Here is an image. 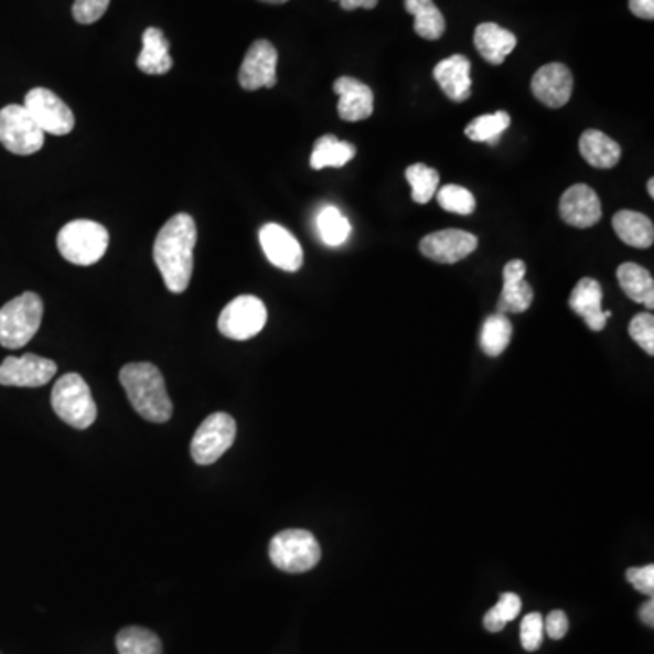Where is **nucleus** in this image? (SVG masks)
I'll list each match as a JSON object with an SVG mask.
<instances>
[{
	"instance_id": "nucleus-1",
	"label": "nucleus",
	"mask_w": 654,
	"mask_h": 654,
	"mask_svg": "<svg viewBox=\"0 0 654 654\" xmlns=\"http://www.w3.org/2000/svg\"><path fill=\"white\" fill-rule=\"evenodd\" d=\"M195 244L196 224L187 213L173 215L157 235L153 260L171 293H184L190 286Z\"/></svg>"
},
{
	"instance_id": "nucleus-2",
	"label": "nucleus",
	"mask_w": 654,
	"mask_h": 654,
	"mask_svg": "<svg viewBox=\"0 0 654 654\" xmlns=\"http://www.w3.org/2000/svg\"><path fill=\"white\" fill-rule=\"evenodd\" d=\"M129 404L140 417L153 424H164L173 415V404L165 389L164 376L150 362H131L119 373Z\"/></svg>"
},
{
	"instance_id": "nucleus-3",
	"label": "nucleus",
	"mask_w": 654,
	"mask_h": 654,
	"mask_svg": "<svg viewBox=\"0 0 654 654\" xmlns=\"http://www.w3.org/2000/svg\"><path fill=\"white\" fill-rule=\"evenodd\" d=\"M44 304L39 294L26 291L0 308V345L21 350L41 328Z\"/></svg>"
},
{
	"instance_id": "nucleus-4",
	"label": "nucleus",
	"mask_w": 654,
	"mask_h": 654,
	"mask_svg": "<svg viewBox=\"0 0 654 654\" xmlns=\"http://www.w3.org/2000/svg\"><path fill=\"white\" fill-rule=\"evenodd\" d=\"M52 407L63 422L75 429H88L97 420V406L88 382L77 373H67L53 386Z\"/></svg>"
},
{
	"instance_id": "nucleus-5",
	"label": "nucleus",
	"mask_w": 654,
	"mask_h": 654,
	"mask_svg": "<svg viewBox=\"0 0 654 654\" xmlns=\"http://www.w3.org/2000/svg\"><path fill=\"white\" fill-rule=\"evenodd\" d=\"M109 233L94 221H73L58 232V253L77 266L97 264L108 251Z\"/></svg>"
},
{
	"instance_id": "nucleus-6",
	"label": "nucleus",
	"mask_w": 654,
	"mask_h": 654,
	"mask_svg": "<svg viewBox=\"0 0 654 654\" xmlns=\"http://www.w3.org/2000/svg\"><path fill=\"white\" fill-rule=\"evenodd\" d=\"M269 558L280 571L305 572L319 564L322 549L310 530L286 529L269 544Z\"/></svg>"
},
{
	"instance_id": "nucleus-7",
	"label": "nucleus",
	"mask_w": 654,
	"mask_h": 654,
	"mask_svg": "<svg viewBox=\"0 0 654 654\" xmlns=\"http://www.w3.org/2000/svg\"><path fill=\"white\" fill-rule=\"evenodd\" d=\"M44 135L24 106L10 104L0 109V144L13 156L28 157L41 151Z\"/></svg>"
},
{
	"instance_id": "nucleus-8",
	"label": "nucleus",
	"mask_w": 654,
	"mask_h": 654,
	"mask_svg": "<svg viewBox=\"0 0 654 654\" xmlns=\"http://www.w3.org/2000/svg\"><path fill=\"white\" fill-rule=\"evenodd\" d=\"M237 438V422L227 412H213L196 429L191 440V459L199 465H212L232 448Z\"/></svg>"
},
{
	"instance_id": "nucleus-9",
	"label": "nucleus",
	"mask_w": 654,
	"mask_h": 654,
	"mask_svg": "<svg viewBox=\"0 0 654 654\" xmlns=\"http://www.w3.org/2000/svg\"><path fill=\"white\" fill-rule=\"evenodd\" d=\"M268 310L262 300L253 294H243L232 300L218 317V331L232 341H249L264 330Z\"/></svg>"
},
{
	"instance_id": "nucleus-10",
	"label": "nucleus",
	"mask_w": 654,
	"mask_h": 654,
	"mask_svg": "<svg viewBox=\"0 0 654 654\" xmlns=\"http://www.w3.org/2000/svg\"><path fill=\"white\" fill-rule=\"evenodd\" d=\"M24 108L28 114L32 115L36 126L44 131V133L63 135L72 133L75 128V117L63 98L53 94L52 89L33 88L24 98Z\"/></svg>"
},
{
	"instance_id": "nucleus-11",
	"label": "nucleus",
	"mask_w": 654,
	"mask_h": 654,
	"mask_svg": "<svg viewBox=\"0 0 654 654\" xmlns=\"http://www.w3.org/2000/svg\"><path fill=\"white\" fill-rule=\"evenodd\" d=\"M57 373V364L50 358L26 353L8 356L0 364V386L41 387L46 386Z\"/></svg>"
},
{
	"instance_id": "nucleus-12",
	"label": "nucleus",
	"mask_w": 654,
	"mask_h": 654,
	"mask_svg": "<svg viewBox=\"0 0 654 654\" xmlns=\"http://www.w3.org/2000/svg\"><path fill=\"white\" fill-rule=\"evenodd\" d=\"M277 63H279V53L271 42H253L238 72V83L248 92L274 88L277 84Z\"/></svg>"
},
{
	"instance_id": "nucleus-13",
	"label": "nucleus",
	"mask_w": 654,
	"mask_h": 654,
	"mask_svg": "<svg viewBox=\"0 0 654 654\" xmlns=\"http://www.w3.org/2000/svg\"><path fill=\"white\" fill-rule=\"evenodd\" d=\"M479 246L473 233L462 229H442L420 240L424 257L438 264H457L464 260Z\"/></svg>"
},
{
	"instance_id": "nucleus-14",
	"label": "nucleus",
	"mask_w": 654,
	"mask_h": 654,
	"mask_svg": "<svg viewBox=\"0 0 654 654\" xmlns=\"http://www.w3.org/2000/svg\"><path fill=\"white\" fill-rule=\"evenodd\" d=\"M258 238L266 257L274 266L288 274H294L302 268L304 264L302 246L286 227L279 224H266L258 233Z\"/></svg>"
},
{
	"instance_id": "nucleus-15",
	"label": "nucleus",
	"mask_w": 654,
	"mask_h": 654,
	"mask_svg": "<svg viewBox=\"0 0 654 654\" xmlns=\"http://www.w3.org/2000/svg\"><path fill=\"white\" fill-rule=\"evenodd\" d=\"M572 73L566 64L553 63L542 66L530 81V92L547 108H564L571 100Z\"/></svg>"
},
{
	"instance_id": "nucleus-16",
	"label": "nucleus",
	"mask_w": 654,
	"mask_h": 654,
	"mask_svg": "<svg viewBox=\"0 0 654 654\" xmlns=\"http://www.w3.org/2000/svg\"><path fill=\"white\" fill-rule=\"evenodd\" d=\"M558 212L561 221L569 226L588 229L602 218V204L592 187L575 184L561 195Z\"/></svg>"
},
{
	"instance_id": "nucleus-17",
	"label": "nucleus",
	"mask_w": 654,
	"mask_h": 654,
	"mask_svg": "<svg viewBox=\"0 0 654 654\" xmlns=\"http://www.w3.org/2000/svg\"><path fill=\"white\" fill-rule=\"evenodd\" d=\"M339 95V115L345 122H361L372 117L375 111V95L366 84L353 77L336 78L333 84Z\"/></svg>"
},
{
	"instance_id": "nucleus-18",
	"label": "nucleus",
	"mask_w": 654,
	"mask_h": 654,
	"mask_svg": "<svg viewBox=\"0 0 654 654\" xmlns=\"http://www.w3.org/2000/svg\"><path fill=\"white\" fill-rule=\"evenodd\" d=\"M526 264L511 260L504 268V289L500 294L498 313H524L533 304V288L526 282Z\"/></svg>"
},
{
	"instance_id": "nucleus-19",
	"label": "nucleus",
	"mask_w": 654,
	"mask_h": 654,
	"mask_svg": "<svg viewBox=\"0 0 654 654\" xmlns=\"http://www.w3.org/2000/svg\"><path fill=\"white\" fill-rule=\"evenodd\" d=\"M433 77L443 94L453 103H464L471 97V63L465 55H451L435 66Z\"/></svg>"
},
{
	"instance_id": "nucleus-20",
	"label": "nucleus",
	"mask_w": 654,
	"mask_h": 654,
	"mask_svg": "<svg viewBox=\"0 0 654 654\" xmlns=\"http://www.w3.org/2000/svg\"><path fill=\"white\" fill-rule=\"evenodd\" d=\"M603 291L600 282L594 279H582L572 289L569 308L582 317L589 330L602 331L608 319L602 311Z\"/></svg>"
},
{
	"instance_id": "nucleus-21",
	"label": "nucleus",
	"mask_w": 654,
	"mask_h": 654,
	"mask_svg": "<svg viewBox=\"0 0 654 654\" xmlns=\"http://www.w3.org/2000/svg\"><path fill=\"white\" fill-rule=\"evenodd\" d=\"M474 46L479 50L480 57L493 66H500L515 50L516 35L495 22H482L474 32Z\"/></svg>"
},
{
	"instance_id": "nucleus-22",
	"label": "nucleus",
	"mask_w": 654,
	"mask_h": 654,
	"mask_svg": "<svg viewBox=\"0 0 654 654\" xmlns=\"http://www.w3.org/2000/svg\"><path fill=\"white\" fill-rule=\"evenodd\" d=\"M137 66L146 75H165L173 67L170 42L159 28H148L142 35V52L137 58Z\"/></svg>"
},
{
	"instance_id": "nucleus-23",
	"label": "nucleus",
	"mask_w": 654,
	"mask_h": 654,
	"mask_svg": "<svg viewBox=\"0 0 654 654\" xmlns=\"http://www.w3.org/2000/svg\"><path fill=\"white\" fill-rule=\"evenodd\" d=\"M580 153L583 160L598 170H611L619 164L622 157V148L611 137L598 131V129H586L580 137Z\"/></svg>"
},
{
	"instance_id": "nucleus-24",
	"label": "nucleus",
	"mask_w": 654,
	"mask_h": 654,
	"mask_svg": "<svg viewBox=\"0 0 654 654\" xmlns=\"http://www.w3.org/2000/svg\"><path fill=\"white\" fill-rule=\"evenodd\" d=\"M613 227L620 240L631 246V248L645 249L653 246V222H651V218L642 215V213L623 210V212L614 215Z\"/></svg>"
},
{
	"instance_id": "nucleus-25",
	"label": "nucleus",
	"mask_w": 654,
	"mask_h": 654,
	"mask_svg": "<svg viewBox=\"0 0 654 654\" xmlns=\"http://www.w3.org/2000/svg\"><path fill=\"white\" fill-rule=\"evenodd\" d=\"M620 286L629 299L639 304H644L653 310L654 308V280L647 269L639 264L625 262L617 269Z\"/></svg>"
},
{
	"instance_id": "nucleus-26",
	"label": "nucleus",
	"mask_w": 654,
	"mask_h": 654,
	"mask_svg": "<svg viewBox=\"0 0 654 654\" xmlns=\"http://www.w3.org/2000/svg\"><path fill=\"white\" fill-rule=\"evenodd\" d=\"M356 148L351 142L336 139L335 135H324L314 142L311 151V168L324 170V168H342L355 159Z\"/></svg>"
},
{
	"instance_id": "nucleus-27",
	"label": "nucleus",
	"mask_w": 654,
	"mask_h": 654,
	"mask_svg": "<svg viewBox=\"0 0 654 654\" xmlns=\"http://www.w3.org/2000/svg\"><path fill=\"white\" fill-rule=\"evenodd\" d=\"M409 15L415 17V32L426 41H437L446 32V19L433 0H406Z\"/></svg>"
},
{
	"instance_id": "nucleus-28",
	"label": "nucleus",
	"mask_w": 654,
	"mask_h": 654,
	"mask_svg": "<svg viewBox=\"0 0 654 654\" xmlns=\"http://www.w3.org/2000/svg\"><path fill=\"white\" fill-rule=\"evenodd\" d=\"M511 339H513V324L505 314L495 313L485 319L482 335H480V345L485 355H502L507 350Z\"/></svg>"
},
{
	"instance_id": "nucleus-29",
	"label": "nucleus",
	"mask_w": 654,
	"mask_h": 654,
	"mask_svg": "<svg viewBox=\"0 0 654 654\" xmlns=\"http://www.w3.org/2000/svg\"><path fill=\"white\" fill-rule=\"evenodd\" d=\"M119 654H162V642L150 629L131 625L117 634Z\"/></svg>"
},
{
	"instance_id": "nucleus-30",
	"label": "nucleus",
	"mask_w": 654,
	"mask_h": 654,
	"mask_svg": "<svg viewBox=\"0 0 654 654\" xmlns=\"http://www.w3.org/2000/svg\"><path fill=\"white\" fill-rule=\"evenodd\" d=\"M511 117L505 111H496L491 115H480L473 122H469L465 128V137L473 142H484V144H498L500 137L510 128Z\"/></svg>"
},
{
	"instance_id": "nucleus-31",
	"label": "nucleus",
	"mask_w": 654,
	"mask_h": 654,
	"mask_svg": "<svg viewBox=\"0 0 654 654\" xmlns=\"http://www.w3.org/2000/svg\"><path fill=\"white\" fill-rule=\"evenodd\" d=\"M406 179L411 186V199L417 204H428L437 195L440 175L426 164H412L406 170Z\"/></svg>"
},
{
	"instance_id": "nucleus-32",
	"label": "nucleus",
	"mask_w": 654,
	"mask_h": 654,
	"mask_svg": "<svg viewBox=\"0 0 654 654\" xmlns=\"http://www.w3.org/2000/svg\"><path fill=\"white\" fill-rule=\"evenodd\" d=\"M320 237L328 246H342L351 233V224L335 206H325L317 217Z\"/></svg>"
},
{
	"instance_id": "nucleus-33",
	"label": "nucleus",
	"mask_w": 654,
	"mask_h": 654,
	"mask_svg": "<svg viewBox=\"0 0 654 654\" xmlns=\"http://www.w3.org/2000/svg\"><path fill=\"white\" fill-rule=\"evenodd\" d=\"M521 597L515 592H504L495 608H491L484 617V628L491 633H498L507 623L521 614Z\"/></svg>"
},
{
	"instance_id": "nucleus-34",
	"label": "nucleus",
	"mask_w": 654,
	"mask_h": 654,
	"mask_svg": "<svg viewBox=\"0 0 654 654\" xmlns=\"http://www.w3.org/2000/svg\"><path fill=\"white\" fill-rule=\"evenodd\" d=\"M437 201L443 212L454 213V215L468 217V215H473L476 210L473 193L465 187L454 186V184L440 187L437 191Z\"/></svg>"
},
{
	"instance_id": "nucleus-35",
	"label": "nucleus",
	"mask_w": 654,
	"mask_h": 654,
	"mask_svg": "<svg viewBox=\"0 0 654 654\" xmlns=\"http://www.w3.org/2000/svg\"><path fill=\"white\" fill-rule=\"evenodd\" d=\"M629 336L633 339L647 355H654V317L640 313L629 324Z\"/></svg>"
},
{
	"instance_id": "nucleus-36",
	"label": "nucleus",
	"mask_w": 654,
	"mask_h": 654,
	"mask_svg": "<svg viewBox=\"0 0 654 654\" xmlns=\"http://www.w3.org/2000/svg\"><path fill=\"white\" fill-rule=\"evenodd\" d=\"M522 647L526 651L540 650L544 640V617L540 613H529L522 620L521 625Z\"/></svg>"
},
{
	"instance_id": "nucleus-37",
	"label": "nucleus",
	"mask_w": 654,
	"mask_h": 654,
	"mask_svg": "<svg viewBox=\"0 0 654 654\" xmlns=\"http://www.w3.org/2000/svg\"><path fill=\"white\" fill-rule=\"evenodd\" d=\"M109 0H75L73 19L78 24H94L108 11Z\"/></svg>"
},
{
	"instance_id": "nucleus-38",
	"label": "nucleus",
	"mask_w": 654,
	"mask_h": 654,
	"mask_svg": "<svg viewBox=\"0 0 654 654\" xmlns=\"http://www.w3.org/2000/svg\"><path fill=\"white\" fill-rule=\"evenodd\" d=\"M628 582L636 591L644 592L647 597H653L654 592V566L631 567L628 571Z\"/></svg>"
},
{
	"instance_id": "nucleus-39",
	"label": "nucleus",
	"mask_w": 654,
	"mask_h": 654,
	"mask_svg": "<svg viewBox=\"0 0 654 654\" xmlns=\"http://www.w3.org/2000/svg\"><path fill=\"white\" fill-rule=\"evenodd\" d=\"M544 631L553 640H561L569 631V620L564 611H551L544 620Z\"/></svg>"
},
{
	"instance_id": "nucleus-40",
	"label": "nucleus",
	"mask_w": 654,
	"mask_h": 654,
	"mask_svg": "<svg viewBox=\"0 0 654 654\" xmlns=\"http://www.w3.org/2000/svg\"><path fill=\"white\" fill-rule=\"evenodd\" d=\"M629 10L640 19L645 21H653L654 19V0H629Z\"/></svg>"
},
{
	"instance_id": "nucleus-41",
	"label": "nucleus",
	"mask_w": 654,
	"mask_h": 654,
	"mask_svg": "<svg viewBox=\"0 0 654 654\" xmlns=\"http://www.w3.org/2000/svg\"><path fill=\"white\" fill-rule=\"evenodd\" d=\"M336 2H341L342 10L345 11H353L356 10V8L373 10V8L378 4V0H336Z\"/></svg>"
},
{
	"instance_id": "nucleus-42",
	"label": "nucleus",
	"mask_w": 654,
	"mask_h": 654,
	"mask_svg": "<svg viewBox=\"0 0 654 654\" xmlns=\"http://www.w3.org/2000/svg\"><path fill=\"white\" fill-rule=\"evenodd\" d=\"M640 619H642V622H644L645 625H650V628H653V625H654V600H653V598H650V600H647V602H645L644 605H642V609H640Z\"/></svg>"
},
{
	"instance_id": "nucleus-43",
	"label": "nucleus",
	"mask_w": 654,
	"mask_h": 654,
	"mask_svg": "<svg viewBox=\"0 0 654 654\" xmlns=\"http://www.w3.org/2000/svg\"><path fill=\"white\" fill-rule=\"evenodd\" d=\"M647 191H650L651 199H654V179H650L647 182Z\"/></svg>"
},
{
	"instance_id": "nucleus-44",
	"label": "nucleus",
	"mask_w": 654,
	"mask_h": 654,
	"mask_svg": "<svg viewBox=\"0 0 654 654\" xmlns=\"http://www.w3.org/2000/svg\"><path fill=\"white\" fill-rule=\"evenodd\" d=\"M260 2H268V4H286L288 0H260Z\"/></svg>"
}]
</instances>
